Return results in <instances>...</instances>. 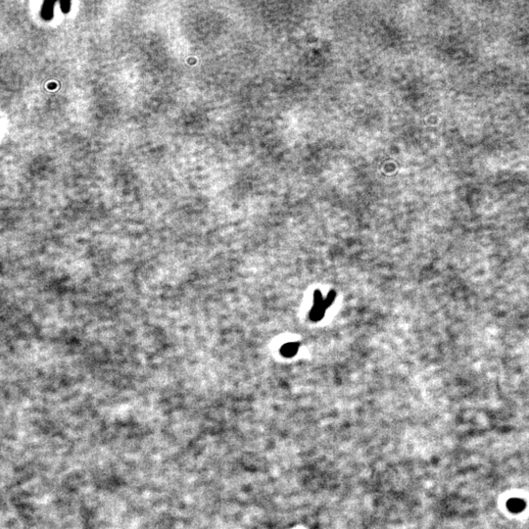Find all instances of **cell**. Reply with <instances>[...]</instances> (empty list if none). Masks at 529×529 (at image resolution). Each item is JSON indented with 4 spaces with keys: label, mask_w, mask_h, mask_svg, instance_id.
Masks as SVG:
<instances>
[{
    "label": "cell",
    "mask_w": 529,
    "mask_h": 529,
    "mask_svg": "<svg viewBox=\"0 0 529 529\" xmlns=\"http://www.w3.org/2000/svg\"><path fill=\"white\" fill-rule=\"evenodd\" d=\"M299 347H300V345L297 342L286 343L282 347L281 353H282L283 356H285L286 358H290V357H293V356L296 355V353L299 350Z\"/></svg>",
    "instance_id": "1"
},
{
    "label": "cell",
    "mask_w": 529,
    "mask_h": 529,
    "mask_svg": "<svg viewBox=\"0 0 529 529\" xmlns=\"http://www.w3.org/2000/svg\"><path fill=\"white\" fill-rule=\"evenodd\" d=\"M325 313H326V309L324 307L314 305V307L312 308L310 312V319L313 322H319L325 317Z\"/></svg>",
    "instance_id": "2"
},
{
    "label": "cell",
    "mask_w": 529,
    "mask_h": 529,
    "mask_svg": "<svg viewBox=\"0 0 529 529\" xmlns=\"http://www.w3.org/2000/svg\"><path fill=\"white\" fill-rule=\"evenodd\" d=\"M314 305L322 306L325 308V298H323L322 292L320 290H317L314 294Z\"/></svg>",
    "instance_id": "3"
},
{
    "label": "cell",
    "mask_w": 529,
    "mask_h": 529,
    "mask_svg": "<svg viewBox=\"0 0 529 529\" xmlns=\"http://www.w3.org/2000/svg\"><path fill=\"white\" fill-rule=\"evenodd\" d=\"M334 299H335V292L332 290L327 294V297L325 299V308H326V310L331 306V304L333 303Z\"/></svg>",
    "instance_id": "4"
},
{
    "label": "cell",
    "mask_w": 529,
    "mask_h": 529,
    "mask_svg": "<svg viewBox=\"0 0 529 529\" xmlns=\"http://www.w3.org/2000/svg\"><path fill=\"white\" fill-rule=\"evenodd\" d=\"M523 507H524V503L522 501H518V503H517V501L516 502H511V509L512 510H517V509L518 510H522Z\"/></svg>",
    "instance_id": "5"
}]
</instances>
